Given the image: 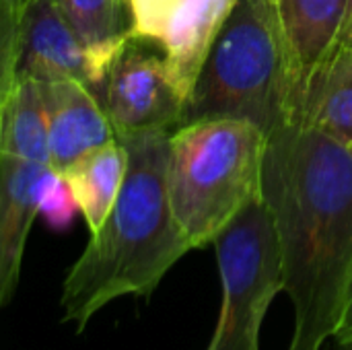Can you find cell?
Here are the masks:
<instances>
[{
  "label": "cell",
  "mask_w": 352,
  "mask_h": 350,
  "mask_svg": "<svg viewBox=\"0 0 352 350\" xmlns=\"http://www.w3.org/2000/svg\"><path fill=\"white\" fill-rule=\"evenodd\" d=\"M262 196L295 309L287 350H322L352 278V149L303 124L283 126L268 136Z\"/></svg>",
  "instance_id": "1"
},
{
  "label": "cell",
  "mask_w": 352,
  "mask_h": 350,
  "mask_svg": "<svg viewBox=\"0 0 352 350\" xmlns=\"http://www.w3.org/2000/svg\"><path fill=\"white\" fill-rule=\"evenodd\" d=\"M169 134L159 130L118 138L128 151L122 192L62 283V322L78 334L109 303L151 297L192 250L167 194Z\"/></svg>",
  "instance_id": "2"
},
{
  "label": "cell",
  "mask_w": 352,
  "mask_h": 350,
  "mask_svg": "<svg viewBox=\"0 0 352 350\" xmlns=\"http://www.w3.org/2000/svg\"><path fill=\"white\" fill-rule=\"evenodd\" d=\"M268 134L248 120L206 118L169 134L167 194L173 219L192 250L214 237L256 198Z\"/></svg>",
  "instance_id": "3"
},
{
  "label": "cell",
  "mask_w": 352,
  "mask_h": 350,
  "mask_svg": "<svg viewBox=\"0 0 352 350\" xmlns=\"http://www.w3.org/2000/svg\"><path fill=\"white\" fill-rule=\"evenodd\" d=\"M248 120L268 136L291 122L289 64L274 0H239L204 58L184 122Z\"/></svg>",
  "instance_id": "4"
},
{
  "label": "cell",
  "mask_w": 352,
  "mask_h": 350,
  "mask_svg": "<svg viewBox=\"0 0 352 350\" xmlns=\"http://www.w3.org/2000/svg\"><path fill=\"white\" fill-rule=\"evenodd\" d=\"M212 245L223 301L206 350H260L262 324L283 291L280 243L264 196L250 202Z\"/></svg>",
  "instance_id": "5"
},
{
  "label": "cell",
  "mask_w": 352,
  "mask_h": 350,
  "mask_svg": "<svg viewBox=\"0 0 352 350\" xmlns=\"http://www.w3.org/2000/svg\"><path fill=\"white\" fill-rule=\"evenodd\" d=\"M50 167L41 87L19 78L0 120V311L19 287L27 237L37 219V184Z\"/></svg>",
  "instance_id": "6"
},
{
  "label": "cell",
  "mask_w": 352,
  "mask_h": 350,
  "mask_svg": "<svg viewBox=\"0 0 352 350\" xmlns=\"http://www.w3.org/2000/svg\"><path fill=\"white\" fill-rule=\"evenodd\" d=\"M118 138L173 132L184 122L186 97L163 54L128 37L95 91Z\"/></svg>",
  "instance_id": "7"
},
{
  "label": "cell",
  "mask_w": 352,
  "mask_h": 350,
  "mask_svg": "<svg viewBox=\"0 0 352 350\" xmlns=\"http://www.w3.org/2000/svg\"><path fill=\"white\" fill-rule=\"evenodd\" d=\"M239 0H128L130 35L157 47L188 97L225 19Z\"/></svg>",
  "instance_id": "8"
},
{
  "label": "cell",
  "mask_w": 352,
  "mask_h": 350,
  "mask_svg": "<svg viewBox=\"0 0 352 350\" xmlns=\"http://www.w3.org/2000/svg\"><path fill=\"white\" fill-rule=\"evenodd\" d=\"M274 4L289 64V124H297L314 83L351 31L352 0H274Z\"/></svg>",
  "instance_id": "9"
},
{
  "label": "cell",
  "mask_w": 352,
  "mask_h": 350,
  "mask_svg": "<svg viewBox=\"0 0 352 350\" xmlns=\"http://www.w3.org/2000/svg\"><path fill=\"white\" fill-rule=\"evenodd\" d=\"M78 80L95 91L87 45L54 0H29L21 12L16 80Z\"/></svg>",
  "instance_id": "10"
},
{
  "label": "cell",
  "mask_w": 352,
  "mask_h": 350,
  "mask_svg": "<svg viewBox=\"0 0 352 350\" xmlns=\"http://www.w3.org/2000/svg\"><path fill=\"white\" fill-rule=\"evenodd\" d=\"M50 165L64 173L80 157L116 140L113 126L95 91L78 80L41 85Z\"/></svg>",
  "instance_id": "11"
},
{
  "label": "cell",
  "mask_w": 352,
  "mask_h": 350,
  "mask_svg": "<svg viewBox=\"0 0 352 350\" xmlns=\"http://www.w3.org/2000/svg\"><path fill=\"white\" fill-rule=\"evenodd\" d=\"M128 169V151L118 138L80 157L62 175L91 233H95L113 208Z\"/></svg>",
  "instance_id": "12"
},
{
  "label": "cell",
  "mask_w": 352,
  "mask_h": 350,
  "mask_svg": "<svg viewBox=\"0 0 352 350\" xmlns=\"http://www.w3.org/2000/svg\"><path fill=\"white\" fill-rule=\"evenodd\" d=\"M297 124L352 149V52L340 47L314 83Z\"/></svg>",
  "instance_id": "13"
},
{
  "label": "cell",
  "mask_w": 352,
  "mask_h": 350,
  "mask_svg": "<svg viewBox=\"0 0 352 350\" xmlns=\"http://www.w3.org/2000/svg\"><path fill=\"white\" fill-rule=\"evenodd\" d=\"M89 50L95 91L113 56L130 37V10L122 0H54Z\"/></svg>",
  "instance_id": "14"
},
{
  "label": "cell",
  "mask_w": 352,
  "mask_h": 350,
  "mask_svg": "<svg viewBox=\"0 0 352 350\" xmlns=\"http://www.w3.org/2000/svg\"><path fill=\"white\" fill-rule=\"evenodd\" d=\"M78 204L62 173L45 169L37 184V217L52 231H66L74 223Z\"/></svg>",
  "instance_id": "15"
},
{
  "label": "cell",
  "mask_w": 352,
  "mask_h": 350,
  "mask_svg": "<svg viewBox=\"0 0 352 350\" xmlns=\"http://www.w3.org/2000/svg\"><path fill=\"white\" fill-rule=\"evenodd\" d=\"M19 37L21 12L8 0H0V120L16 83Z\"/></svg>",
  "instance_id": "16"
},
{
  "label": "cell",
  "mask_w": 352,
  "mask_h": 350,
  "mask_svg": "<svg viewBox=\"0 0 352 350\" xmlns=\"http://www.w3.org/2000/svg\"><path fill=\"white\" fill-rule=\"evenodd\" d=\"M334 342H351L352 340V278L342 301V309H340V318L332 336Z\"/></svg>",
  "instance_id": "17"
},
{
  "label": "cell",
  "mask_w": 352,
  "mask_h": 350,
  "mask_svg": "<svg viewBox=\"0 0 352 350\" xmlns=\"http://www.w3.org/2000/svg\"><path fill=\"white\" fill-rule=\"evenodd\" d=\"M8 2H10V4H12V6H14L19 12H23V8L29 4V0H8Z\"/></svg>",
  "instance_id": "18"
},
{
  "label": "cell",
  "mask_w": 352,
  "mask_h": 350,
  "mask_svg": "<svg viewBox=\"0 0 352 350\" xmlns=\"http://www.w3.org/2000/svg\"><path fill=\"white\" fill-rule=\"evenodd\" d=\"M332 350H352V340L351 342H334Z\"/></svg>",
  "instance_id": "19"
},
{
  "label": "cell",
  "mask_w": 352,
  "mask_h": 350,
  "mask_svg": "<svg viewBox=\"0 0 352 350\" xmlns=\"http://www.w3.org/2000/svg\"><path fill=\"white\" fill-rule=\"evenodd\" d=\"M342 47H349L352 52V27L351 31H349V35H346V39H344V43H342Z\"/></svg>",
  "instance_id": "20"
},
{
  "label": "cell",
  "mask_w": 352,
  "mask_h": 350,
  "mask_svg": "<svg viewBox=\"0 0 352 350\" xmlns=\"http://www.w3.org/2000/svg\"><path fill=\"white\" fill-rule=\"evenodd\" d=\"M122 2H124V4H126V6H128V0H122ZM128 10H130V6H128Z\"/></svg>",
  "instance_id": "21"
}]
</instances>
